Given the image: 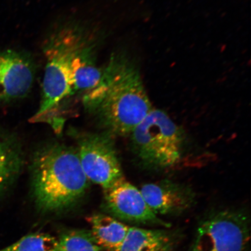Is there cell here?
I'll return each instance as SVG.
<instances>
[{"label":"cell","mask_w":251,"mask_h":251,"mask_svg":"<svg viewBox=\"0 0 251 251\" xmlns=\"http://www.w3.org/2000/svg\"><path fill=\"white\" fill-rule=\"evenodd\" d=\"M250 219L240 209L212 212L197 227L191 251H249Z\"/></svg>","instance_id":"5b68a950"},{"label":"cell","mask_w":251,"mask_h":251,"mask_svg":"<svg viewBox=\"0 0 251 251\" xmlns=\"http://www.w3.org/2000/svg\"><path fill=\"white\" fill-rule=\"evenodd\" d=\"M35 70L24 53L7 50L0 52V102L24 98L32 88Z\"/></svg>","instance_id":"ba28073f"},{"label":"cell","mask_w":251,"mask_h":251,"mask_svg":"<svg viewBox=\"0 0 251 251\" xmlns=\"http://www.w3.org/2000/svg\"><path fill=\"white\" fill-rule=\"evenodd\" d=\"M86 45L78 53L72 64L71 85L72 94L87 92L95 87L101 80L103 69L93 61L91 49Z\"/></svg>","instance_id":"7c38bea8"},{"label":"cell","mask_w":251,"mask_h":251,"mask_svg":"<svg viewBox=\"0 0 251 251\" xmlns=\"http://www.w3.org/2000/svg\"><path fill=\"white\" fill-rule=\"evenodd\" d=\"M31 191L37 207L45 212L70 208L89 188L77 150L54 142L39 147L31 162Z\"/></svg>","instance_id":"7a4b0ae2"},{"label":"cell","mask_w":251,"mask_h":251,"mask_svg":"<svg viewBox=\"0 0 251 251\" xmlns=\"http://www.w3.org/2000/svg\"><path fill=\"white\" fill-rule=\"evenodd\" d=\"M57 239L45 233L26 235L4 249V251H56Z\"/></svg>","instance_id":"9a60e30c"},{"label":"cell","mask_w":251,"mask_h":251,"mask_svg":"<svg viewBox=\"0 0 251 251\" xmlns=\"http://www.w3.org/2000/svg\"><path fill=\"white\" fill-rule=\"evenodd\" d=\"M84 93L86 108L112 137L130 135L153 109L139 67L124 53L111 56L99 84Z\"/></svg>","instance_id":"6da1fadb"},{"label":"cell","mask_w":251,"mask_h":251,"mask_svg":"<svg viewBox=\"0 0 251 251\" xmlns=\"http://www.w3.org/2000/svg\"><path fill=\"white\" fill-rule=\"evenodd\" d=\"M176 232L168 228L131 227L117 251H176Z\"/></svg>","instance_id":"30bf717a"},{"label":"cell","mask_w":251,"mask_h":251,"mask_svg":"<svg viewBox=\"0 0 251 251\" xmlns=\"http://www.w3.org/2000/svg\"><path fill=\"white\" fill-rule=\"evenodd\" d=\"M57 241L56 251H106L96 243L90 231L65 232Z\"/></svg>","instance_id":"5bb4252c"},{"label":"cell","mask_w":251,"mask_h":251,"mask_svg":"<svg viewBox=\"0 0 251 251\" xmlns=\"http://www.w3.org/2000/svg\"><path fill=\"white\" fill-rule=\"evenodd\" d=\"M112 136L84 133L77 138L80 164L89 181L106 189L124 177Z\"/></svg>","instance_id":"8992f818"},{"label":"cell","mask_w":251,"mask_h":251,"mask_svg":"<svg viewBox=\"0 0 251 251\" xmlns=\"http://www.w3.org/2000/svg\"><path fill=\"white\" fill-rule=\"evenodd\" d=\"M86 43L79 31L65 27L53 34L45 48L46 66L42 97L34 119H41L72 94L71 75L74 59Z\"/></svg>","instance_id":"3957f363"},{"label":"cell","mask_w":251,"mask_h":251,"mask_svg":"<svg viewBox=\"0 0 251 251\" xmlns=\"http://www.w3.org/2000/svg\"><path fill=\"white\" fill-rule=\"evenodd\" d=\"M130 135L135 154L144 165L164 169L181 158L183 131L162 110L152 109Z\"/></svg>","instance_id":"277c9868"},{"label":"cell","mask_w":251,"mask_h":251,"mask_svg":"<svg viewBox=\"0 0 251 251\" xmlns=\"http://www.w3.org/2000/svg\"><path fill=\"white\" fill-rule=\"evenodd\" d=\"M147 205L157 216H176L189 209L196 196L186 185L169 180L143 185L140 190Z\"/></svg>","instance_id":"9c48e42d"},{"label":"cell","mask_w":251,"mask_h":251,"mask_svg":"<svg viewBox=\"0 0 251 251\" xmlns=\"http://www.w3.org/2000/svg\"><path fill=\"white\" fill-rule=\"evenodd\" d=\"M103 202L109 212L122 221L169 228L171 224L156 215L140 190L122 177L103 190Z\"/></svg>","instance_id":"52a82bcc"},{"label":"cell","mask_w":251,"mask_h":251,"mask_svg":"<svg viewBox=\"0 0 251 251\" xmlns=\"http://www.w3.org/2000/svg\"><path fill=\"white\" fill-rule=\"evenodd\" d=\"M87 221L94 239L106 251H117L131 227L117 219L102 214L90 216Z\"/></svg>","instance_id":"8fae6325"},{"label":"cell","mask_w":251,"mask_h":251,"mask_svg":"<svg viewBox=\"0 0 251 251\" xmlns=\"http://www.w3.org/2000/svg\"><path fill=\"white\" fill-rule=\"evenodd\" d=\"M0 251H4V249L0 250Z\"/></svg>","instance_id":"2e32d148"},{"label":"cell","mask_w":251,"mask_h":251,"mask_svg":"<svg viewBox=\"0 0 251 251\" xmlns=\"http://www.w3.org/2000/svg\"><path fill=\"white\" fill-rule=\"evenodd\" d=\"M23 164V153L12 138L0 134V194L13 183Z\"/></svg>","instance_id":"4fadbf2b"}]
</instances>
